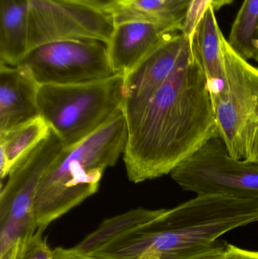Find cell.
<instances>
[{"mask_svg": "<svg viewBox=\"0 0 258 259\" xmlns=\"http://www.w3.org/2000/svg\"><path fill=\"white\" fill-rule=\"evenodd\" d=\"M127 129L124 160L129 180L135 184L171 173L219 134L212 96L192 42Z\"/></svg>", "mask_w": 258, "mask_h": 259, "instance_id": "6da1fadb", "label": "cell"}, {"mask_svg": "<svg viewBox=\"0 0 258 259\" xmlns=\"http://www.w3.org/2000/svg\"><path fill=\"white\" fill-rule=\"evenodd\" d=\"M258 222V199L197 195L171 209L137 208L101 223L98 249L106 259H195L219 237Z\"/></svg>", "mask_w": 258, "mask_h": 259, "instance_id": "7a4b0ae2", "label": "cell"}, {"mask_svg": "<svg viewBox=\"0 0 258 259\" xmlns=\"http://www.w3.org/2000/svg\"><path fill=\"white\" fill-rule=\"evenodd\" d=\"M127 129L123 111L106 125L63 150L48 166L34 201L37 230L47 227L95 194L108 167L124 153Z\"/></svg>", "mask_w": 258, "mask_h": 259, "instance_id": "3957f363", "label": "cell"}, {"mask_svg": "<svg viewBox=\"0 0 258 259\" xmlns=\"http://www.w3.org/2000/svg\"><path fill=\"white\" fill-rule=\"evenodd\" d=\"M124 77L115 75L92 83L39 85V116L64 148L74 146L122 112Z\"/></svg>", "mask_w": 258, "mask_h": 259, "instance_id": "277c9868", "label": "cell"}, {"mask_svg": "<svg viewBox=\"0 0 258 259\" xmlns=\"http://www.w3.org/2000/svg\"><path fill=\"white\" fill-rule=\"evenodd\" d=\"M227 87L212 100L218 134L229 153L237 159H248L258 128V68L223 42Z\"/></svg>", "mask_w": 258, "mask_h": 259, "instance_id": "5b68a950", "label": "cell"}, {"mask_svg": "<svg viewBox=\"0 0 258 259\" xmlns=\"http://www.w3.org/2000/svg\"><path fill=\"white\" fill-rule=\"evenodd\" d=\"M63 149L60 139L51 130L46 138L11 169L0 193V255L37 231L36 191L45 170Z\"/></svg>", "mask_w": 258, "mask_h": 259, "instance_id": "8992f818", "label": "cell"}, {"mask_svg": "<svg viewBox=\"0 0 258 259\" xmlns=\"http://www.w3.org/2000/svg\"><path fill=\"white\" fill-rule=\"evenodd\" d=\"M171 175L183 190L197 195L258 199V163L233 158L219 134L177 165Z\"/></svg>", "mask_w": 258, "mask_h": 259, "instance_id": "52a82bcc", "label": "cell"}, {"mask_svg": "<svg viewBox=\"0 0 258 259\" xmlns=\"http://www.w3.org/2000/svg\"><path fill=\"white\" fill-rule=\"evenodd\" d=\"M18 66L38 85L92 83L115 76L107 44L96 40L65 39L29 50Z\"/></svg>", "mask_w": 258, "mask_h": 259, "instance_id": "ba28073f", "label": "cell"}, {"mask_svg": "<svg viewBox=\"0 0 258 259\" xmlns=\"http://www.w3.org/2000/svg\"><path fill=\"white\" fill-rule=\"evenodd\" d=\"M115 24L109 11L63 0H30L29 50L65 39L107 44Z\"/></svg>", "mask_w": 258, "mask_h": 259, "instance_id": "9c48e42d", "label": "cell"}, {"mask_svg": "<svg viewBox=\"0 0 258 259\" xmlns=\"http://www.w3.org/2000/svg\"><path fill=\"white\" fill-rule=\"evenodd\" d=\"M192 42V36L182 31L171 35L124 77L122 111L127 124L140 115Z\"/></svg>", "mask_w": 258, "mask_h": 259, "instance_id": "30bf717a", "label": "cell"}, {"mask_svg": "<svg viewBox=\"0 0 258 259\" xmlns=\"http://www.w3.org/2000/svg\"><path fill=\"white\" fill-rule=\"evenodd\" d=\"M180 29L143 21L115 23L107 44L115 75L125 77L136 65Z\"/></svg>", "mask_w": 258, "mask_h": 259, "instance_id": "8fae6325", "label": "cell"}, {"mask_svg": "<svg viewBox=\"0 0 258 259\" xmlns=\"http://www.w3.org/2000/svg\"><path fill=\"white\" fill-rule=\"evenodd\" d=\"M39 86L21 67L0 64V134L39 116Z\"/></svg>", "mask_w": 258, "mask_h": 259, "instance_id": "7c38bea8", "label": "cell"}, {"mask_svg": "<svg viewBox=\"0 0 258 259\" xmlns=\"http://www.w3.org/2000/svg\"><path fill=\"white\" fill-rule=\"evenodd\" d=\"M211 6L192 35V47L205 76L212 99L222 95L227 87L223 42L225 39Z\"/></svg>", "mask_w": 258, "mask_h": 259, "instance_id": "4fadbf2b", "label": "cell"}, {"mask_svg": "<svg viewBox=\"0 0 258 259\" xmlns=\"http://www.w3.org/2000/svg\"><path fill=\"white\" fill-rule=\"evenodd\" d=\"M30 0H0V63L15 67L29 51Z\"/></svg>", "mask_w": 258, "mask_h": 259, "instance_id": "5bb4252c", "label": "cell"}, {"mask_svg": "<svg viewBox=\"0 0 258 259\" xmlns=\"http://www.w3.org/2000/svg\"><path fill=\"white\" fill-rule=\"evenodd\" d=\"M193 0H119L110 10L115 22L143 21L181 30Z\"/></svg>", "mask_w": 258, "mask_h": 259, "instance_id": "9a60e30c", "label": "cell"}, {"mask_svg": "<svg viewBox=\"0 0 258 259\" xmlns=\"http://www.w3.org/2000/svg\"><path fill=\"white\" fill-rule=\"evenodd\" d=\"M41 116L8 132L0 134V178L3 181L11 169L33 150L51 132Z\"/></svg>", "mask_w": 258, "mask_h": 259, "instance_id": "2e32d148", "label": "cell"}, {"mask_svg": "<svg viewBox=\"0 0 258 259\" xmlns=\"http://www.w3.org/2000/svg\"><path fill=\"white\" fill-rule=\"evenodd\" d=\"M227 40L241 57L254 59L258 50V0H244Z\"/></svg>", "mask_w": 258, "mask_h": 259, "instance_id": "e0dca14e", "label": "cell"}, {"mask_svg": "<svg viewBox=\"0 0 258 259\" xmlns=\"http://www.w3.org/2000/svg\"><path fill=\"white\" fill-rule=\"evenodd\" d=\"M43 232L37 230L32 235L20 240L15 259H53V250L42 236Z\"/></svg>", "mask_w": 258, "mask_h": 259, "instance_id": "ac0fdd59", "label": "cell"}, {"mask_svg": "<svg viewBox=\"0 0 258 259\" xmlns=\"http://www.w3.org/2000/svg\"><path fill=\"white\" fill-rule=\"evenodd\" d=\"M232 2L233 0H193L183 23L182 32L192 37L197 25L211 6H213L216 12L223 6L230 4Z\"/></svg>", "mask_w": 258, "mask_h": 259, "instance_id": "d6986e66", "label": "cell"}, {"mask_svg": "<svg viewBox=\"0 0 258 259\" xmlns=\"http://www.w3.org/2000/svg\"><path fill=\"white\" fill-rule=\"evenodd\" d=\"M195 259H258V251L241 249L221 240L218 246Z\"/></svg>", "mask_w": 258, "mask_h": 259, "instance_id": "ffe728a7", "label": "cell"}, {"mask_svg": "<svg viewBox=\"0 0 258 259\" xmlns=\"http://www.w3.org/2000/svg\"><path fill=\"white\" fill-rule=\"evenodd\" d=\"M53 259H104L83 253L74 249L58 247L53 250Z\"/></svg>", "mask_w": 258, "mask_h": 259, "instance_id": "44dd1931", "label": "cell"}, {"mask_svg": "<svg viewBox=\"0 0 258 259\" xmlns=\"http://www.w3.org/2000/svg\"><path fill=\"white\" fill-rule=\"evenodd\" d=\"M63 1L80 3V4L90 6L95 9L110 12L111 9L118 3L119 0H63Z\"/></svg>", "mask_w": 258, "mask_h": 259, "instance_id": "7402d4cb", "label": "cell"}, {"mask_svg": "<svg viewBox=\"0 0 258 259\" xmlns=\"http://www.w3.org/2000/svg\"><path fill=\"white\" fill-rule=\"evenodd\" d=\"M247 160L258 163V128L256 131L255 135H254V140H253L249 158Z\"/></svg>", "mask_w": 258, "mask_h": 259, "instance_id": "603a6c76", "label": "cell"}, {"mask_svg": "<svg viewBox=\"0 0 258 259\" xmlns=\"http://www.w3.org/2000/svg\"><path fill=\"white\" fill-rule=\"evenodd\" d=\"M18 243H15L11 249H9L7 252H5L3 255H0V259H15L17 249H18Z\"/></svg>", "mask_w": 258, "mask_h": 259, "instance_id": "cb8c5ba5", "label": "cell"}, {"mask_svg": "<svg viewBox=\"0 0 258 259\" xmlns=\"http://www.w3.org/2000/svg\"><path fill=\"white\" fill-rule=\"evenodd\" d=\"M254 60H255L256 62H258V50L257 53H256L255 57H254Z\"/></svg>", "mask_w": 258, "mask_h": 259, "instance_id": "d4e9b609", "label": "cell"}]
</instances>
